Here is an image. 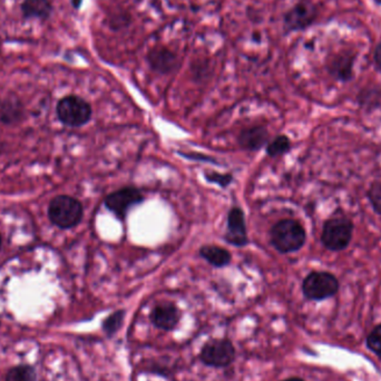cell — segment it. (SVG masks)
I'll return each instance as SVG.
<instances>
[{"label": "cell", "mask_w": 381, "mask_h": 381, "mask_svg": "<svg viewBox=\"0 0 381 381\" xmlns=\"http://www.w3.org/2000/svg\"><path fill=\"white\" fill-rule=\"evenodd\" d=\"M317 18V6L309 0H302L286 14L284 21L289 31H301L311 26Z\"/></svg>", "instance_id": "8"}, {"label": "cell", "mask_w": 381, "mask_h": 381, "mask_svg": "<svg viewBox=\"0 0 381 381\" xmlns=\"http://www.w3.org/2000/svg\"><path fill=\"white\" fill-rule=\"evenodd\" d=\"M282 381H304V379L298 378V377H294V378H288L286 380Z\"/></svg>", "instance_id": "27"}, {"label": "cell", "mask_w": 381, "mask_h": 381, "mask_svg": "<svg viewBox=\"0 0 381 381\" xmlns=\"http://www.w3.org/2000/svg\"><path fill=\"white\" fill-rule=\"evenodd\" d=\"M144 202V195L136 188H123L115 190L113 193L106 196V208L115 215L117 219L124 220L132 208Z\"/></svg>", "instance_id": "7"}, {"label": "cell", "mask_w": 381, "mask_h": 381, "mask_svg": "<svg viewBox=\"0 0 381 381\" xmlns=\"http://www.w3.org/2000/svg\"><path fill=\"white\" fill-rule=\"evenodd\" d=\"M150 319L157 329L172 331L178 327L181 312L178 306L172 302H162L153 308Z\"/></svg>", "instance_id": "11"}, {"label": "cell", "mask_w": 381, "mask_h": 381, "mask_svg": "<svg viewBox=\"0 0 381 381\" xmlns=\"http://www.w3.org/2000/svg\"><path fill=\"white\" fill-rule=\"evenodd\" d=\"M198 253L204 260L208 261L211 266L215 267V268H225V267L229 266L232 260L231 253L223 247H217V245L202 247Z\"/></svg>", "instance_id": "14"}, {"label": "cell", "mask_w": 381, "mask_h": 381, "mask_svg": "<svg viewBox=\"0 0 381 381\" xmlns=\"http://www.w3.org/2000/svg\"><path fill=\"white\" fill-rule=\"evenodd\" d=\"M355 53L349 50L337 53L330 57L327 63V70L331 77L339 82H347L353 80Z\"/></svg>", "instance_id": "10"}, {"label": "cell", "mask_w": 381, "mask_h": 381, "mask_svg": "<svg viewBox=\"0 0 381 381\" xmlns=\"http://www.w3.org/2000/svg\"><path fill=\"white\" fill-rule=\"evenodd\" d=\"M57 116L66 127H84L90 121L92 107L78 96H66L57 105Z\"/></svg>", "instance_id": "5"}, {"label": "cell", "mask_w": 381, "mask_h": 381, "mask_svg": "<svg viewBox=\"0 0 381 381\" xmlns=\"http://www.w3.org/2000/svg\"><path fill=\"white\" fill-rule=\"evenodd\" d=\"M291 150V141L286 135H279L267 146V154L271 157L281 156Z\"/></svg>", "instance_id": "17"}, {"label": "cell", "mask_w": 381, "mask_h": 381, "mask_svg": "<svg viewBox=\"0 0 381 381\" xmlns=\"http://www.w3.org/2000/svg\"><path fill=\"white\" fill-rule=\"evenodd\" d=\"M271 245L280 253H292L301 250L306 245V232L296 220H281L270 232Z\"/></svg>", "instance_id": "1"}, {"label": "cell", "mask_w": 381, "mask_h": 381, "mask_svg": "<svg viewBox=\"0 0 381 381\" xmlns=\"http://www.w3.org/2000/svg\"><path fill=\"white\" fill-rule=\"evenodd\" d=\"M374 62L377 70L381 73V43L377 45L374 52Z\"/></svg>", "instance_id": "25"}, {"label": "cell", "mask_w": 381, "mask_h": 381, "mask_svg": "<svg viewBox=\"0 0 381 381\" xmlns=\"http://www.w3.org/2000/svg\"><path fill=\"white\" fill-rule=\"evenodd\" d=\"M366 345L381 360V323L371 330L366 339Z\"/></svg>", "instance_id": "21"}, {"label": "cell", "mask_w": 381, "mask_h": 381, "mask_svg": "<svg viewBox=\"0 0 381 381\" xmlns=\"http://www.w3.org/2000/svg\"><path fill=\"white\" fill-rule=\"evenodd\" d=\"M235 358V345L229 339H212L203 345L200 353L202 363L213 368H225Z\"/></svg>", "instance_id": "6"}, {"label": "cell", "mask_w": 381, "mask_h": 381, "mask_svg": "<svg viewBox=\"0 0 381 381\" xmlns=\"http://www.w3.org/2000/svg\"><path fill=\"white\" fill-rule=\"evenodd\" d=\"M150 64L153 70L160 73H168L174 68L176 65V57L172 53L168 52L166 49H160L154 50L150 55Z\"/></svg>", "instance_id": "16"}, {"label": "cell", "mask_w": 381, "mask_h": 381, "mask_svg": "<svg viewBox=\"0 0 381 381\" xmlns=\"http://www.w3.org/2000/svg\"><path fill=\"white\" fill-rule=\"evenodd\" d=\"M374 1L377 4V5L381 6V0H374Z\"/></svg>", "instance_id": "28"}, {"label": "cell", "mask_w": 381, "mask_h": 381, "mask_svg": "<svg viewBox=\"0 0 381 381\" xmlns=\"http://www.w3.org/2000/svg\"><path fill=\"white\" fill-rule=\"evenodd\" d=\"M269 142V133L266 127H252L241 131L239 135L240 146L247 151H259Z\"/></svg>", "instance_id": "12"}, {"label": "cell", "mask_w": 381, "mask_h": 381, "mask_svg": "<svg viewBox=\"0 0 381 381\" xmlns=\"http://www.w3.org/2000/svg\"><path fill=\"white\" fill-rule=\"evenodd\" d=\"M359 103L363 107H379L381 106V90H363L359 96Z\"/></svg>", "instance_id": "20"}, {"label": "cell", "mask_w": 381, "mask_h": 381, "mask_svg": "<svg viewBox=\"0 0 381 381\" xmlns=\"http://www.w3.org/2000/svg\"><path fill=\"white\" fill-rule=\"evenodd\" d=\"M82 0H72V4L74 7L76 8V9H78L80 8V6L82 5Z\"/></svg>", "instance_id": "26"}, {"label": "cell", "mask_w": 381, "mask_h": 381, "mask_svg": "<svg viewBox=\"0 0 381 381\" xmlns=\"http://www.w3.org/2000/svg\"><path fill=\"white\" fill-rule=\"evenodd\" d=\"M225 241L235 247H245L249 243L245 212L239 206H235L227 214V231Z\"/></svg>", "instance_id": "9"}, {"label": "cell", "mask_w": 381, "mask_h": 381, "mask_svg": "<svg viewBox=\"0 0 381 381\" xmlns=\"http://www.w3.org/2000/svg\"><path fill=\"white\" fill-rule=\"evenodd\" d=\"M367 196L372 210L381 217V181H375L371 184Z\"/></svg>", "instance_id": "22"}, {"label": "cell", "mask_w": 381, "mask_h": 381, "mask_svg": "<svg viewBox=\"0 0 381 381\" xmlns=\"http://www.w3.org/2000/svg\"><path fill=\"white\" fill-rule=\"evenodd\" d=\"M353 221L348 218L327 220L322 229V245L331 252L345 250L353 240Z\"/></svg>", "instance_id": "4"}, {"label": "cell", "mask_w": 381, "mask_h": 381, "mask_svg": "<svg viewBox=\"0 0 381 381\" xmlns=\"http://www.w3.org/2000/svg\"><path fill=\"white\" fill-rule=\"evenodd\" d=\"M0 247H1V235H0Z\"/></svg>", "instance_id": "29"}, {"label": "cell", "mask_w": 381, "mask_h": 381, "mask_svg": "<svg viewBox=\"0 0 381 381\" xmlns=\"http://www.w3.org/2000/svg\"><path fill=\"white\" fill-rule=\"evenodd\" d=\"M178 154H181V156L186 157L188 160L200 161V162L217 163V161L212 159V157L206 156V155L201 154V153L178 152Z\"/></svg>", "instance_id": "24"}, {"label": "cell", "mask_w": 381, "mask_h": 381, "mask_svg": "<svg viewBox=\"0 0 381 381\" xmlns=\"http://www.w3.org/2000/svg\"><path fill=\"white\" fill-rule=\"evenodd\" d=\"M340 282L333 273L314 271L309 273L302 282V292L306 299L311 301H323L330 299L339 292Z\"/></svg>", "instance_id": "3"}, {"label": "cell", "mask_w": 381, "mask_h": 381, "mask_svg": "<svg viewBox=\"0 0 381 381\" xmlns=\"http://www.w3.org/2000/svg\"><path fill=\"white\" fill-rule=\"evenodd\" d=\"M36 371L31 366L21 365L8 371L6 381H36Z\"/></svg>", "instance_id": "18"}, {"label": "cell", "mask_w": 381, "mask_h": 381, "mask_svg": "<svg viewBox=\"0 0 381 381\" xmlns=\"http://www.w3.org/2000/svg\"><path fill=\"white\" fill-rule=\"evenodd\" d=\"M125 314H127L125 310H117V311L109 314V317L104 320L103 325H102L104 333L109 337L115 335L123 326Z\"/></svg>", "instance_id": "19"}, {"label": "cell", "mask_w": 381, "mask_h": 381, "mask_svg": "<svg viewBox=\"0 0 381 381\" xmlns=\"http://www.w3.org/2000/svg\"><path fill=\"white\" fill-rule=\"evenodd\" d=\"M23 117V107L18 100L6 98L0 102V122L5 124L16 123Z\"/></svg>", "instance_id": "15"}, {"label": "cell", "mask_w": 381, "mask_h": 381, "mask_svg": "<svg viewBox=\"0 0 381 381\" xmlns=\"http://www.w3.org/2000/svg\"><path fill=\"white\" fill-rule=\"evenodd\" d=\"M204 178L208 181V183L217 184L222 188H227L233 182V176L230 173L221 174L218 172H205Z\"/></svg>", "instance_id": "23"}, {"label": "cell", "mask_w": 381, "mask_h": 381, "mask_svg": "<svg viewBox=\"0 0 381 381\" xmlns=\"http://www.w3.org/2000/svg\"><path fill=\"white\" fill-rule=\"evenodd\" d=\"M53 11V6L49 0H23L21 13L23 18H37L45 21Z\"/></svg>", "instance_id": "13"}, {"label": "cell", "mask_w": 381, "mask_h": 381, "mask_svg": "<svg viewBox=\"0 0 381 381\" xmlns=\"http://www.w3.org/2000/svg\"><path fill=\"white\" fill-rule=\"evenodd\" d=\"M82 214V203L72 196H56L49 203V219L60 229H72L80 225Z\"/></svg>", "instance_id": "2"}]
</instances>
